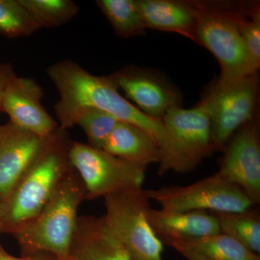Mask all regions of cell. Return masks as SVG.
Segmentation results:
<instances>
[{
	"label": "cell",
	"mask_w": 260,
	"mask_h": 260,
	"mask_svg": "<svg viewBox=\"0 0 260 260\" xmlns=\"http://www.w3.org/2000/svg\"><path fill=\"white\" fill-rule=\"evenodd\" d=\"M47 75L59 94L54 110L61 129L67 130L76 125L78 115L85 108H97L145 132L161 150L160 169H167L172 166L176 156L175 146L162 119L147 115L128 102L119 93L109 75L90 74L68 59L49 67Z\"/></svg>",
	"instance_id": "obj_1"
},
{
	"label": "cell",
	"mask_w": 260,
	"mask_h": 260,
	"mask_svg": "<svg viewBox=\"0 0 260 260\" xmlns=\"http://www.w3.org/2000/svg\"><path fill=\"white\" fill-rule=\"evenodd\" d=\"M72 143L67 130L59 126L43 138L37 156L2 206L3 232L10 234L45 207L61 179L73 169L69 155Z\"/></svg>",
	"instance_id": "obj_2"
},
{
	"label": "cell",
	"mask_w": 260,
	"mask_h": 260,
	"mask_svg": "<svg viewBox=\"0 0 260 260\" xmlns=\"http://www.w3.org/2000/svg\"><path fill=\"white\" fill-rule=\"evenodd\" d=\"M85 197L83 181L73 167L39 215L10 233L23 256L40 252L50 253L57 259L69 256L78 208Z\"/></svg>",
	"instance_id": "obj_3"
},
{
	"label": "cell",
	"mask_w": 260,
	"mask_h": 260,
	"mask_svg": "<svg viewBox=\"0 0 260 260\" xmlns=\"http://www.w3.org/2000/svg\"><path fill=\"white\" fill-rule=\"evenodd\" d=\"M196 16V43L207 48L220 64L219 83L257 73L238 25L239 3L189 1Z\"/></svg>",
	"instance_id": "obj_4"
},
{
	"label": "cell",
	"mask_w": 260,
	"mask_h": 260,
	"mask_svg": "<svg viewBox=\"0 0 260 260\" xmlns=\"http://www.w3.org/2000/svg\"><path fill=\"white\" fill-rule=\"evenodd\" d=\"M104 199V220L131 260H164V244L147 217L150 204L144 189L133 188L108 195Z\"/></svg>",
	"instance_id": "obj_5"
},
{
	"label": "cell",
	"mask_w": 260,
	"mask_h": 260,
	"mask_svg": "<svg viewBox=\"0 0 260 260\" xmlns=\"http://www.w3.org/2000/svg\"><path fill=\"white\" fill-rule=\"evenodd\" d=\"M149 200L156 202L160 209L172 212L205 211L241 213L254 204L237 185L215 174L187 186H169L144 190Z\"/></svg>",
	"instance_id": "obj_6"
},
{
	"label": "cell",
	"mask_w": 260,
	"mask_h": 260,
	"mask_svg": "<svg viewBox=\"0 0 260 260\" xmlns=\"http://www.w3.org/2000/svg\"><path fill=\"white\" fill-rule=\"evenodd\" d=\"M69 155L70 162L85 186V200L140 188L144 182L146 169L117 158L103 149L73 142Z\"/></svg>",
	"instance_id": "obj_7"
},
{
	"label": "cell",
	"mask_w": 260,
	"mask_h": 260,
	"mask_svg": "<svg viewBox=\"0 0 260 260\" xmlns=\"http://www.w3.org/2000/svg\"><path fill=\"white\" fill-rule=\"evenodd\" d=\"M257 92L256 73L231 83L217 80L202 101L209 112L217 150H223L233 135L253 120Z\"/></svg>",
	"instance_id": "obj_8"
},
{
	"label": "cell",
	"mask_w": 260,
	"mask_h": 260,
	"mask_svg": "<svg viewBox=\"0 0 260 260\" xmlns=\"http://www.w3.org/2000/svg\"><path fill=\"white\" fill-rule=\"evenodd\" d=\"M176 150L173 172L188 173L217 150L209 112L203 102L189 109H169L162 118Z\"/></svg>",
	"instance_id": "obj_9"
},
{
	"label": "cell",
	"mask_w": 260,
	"mask_h": 260,
	"mask_svg": "<svg viewBox=\"0 0 260 260\" xmlns=\"http://www.w3.org/2000/svg\"><path fill=\"white\" fill-rule=\"evenodd\" d=\"M217 174L239 186L254 205L260 203L259 128L253 120L233 135Z\"/></svg>",
	"instance_id": "obj_10"
},
{
	"label": "cell",
	"mask_w": 260,
	"mask_h": 260,
	"mask_svg": "<svg viewBox=\"0 0 260 260\" xmlns=\"http://www.w3.org/2000/svg\"><path fill=\"white\" fill-rule=\"evenodd\" d=\"M43 96L42 87L35 80L14 73L5 90L2 112L9 115L10 122L15 125L46 138L59 126L43 107Z\"/></svg>",
	"instance_id": "obj_11"
},
{
	"label": "cell",
	"mask_w": 260,
	"mask_h": 260,
	"mask_svg": "<svg viewBox=\"0 0 260 260\" xmlns=\"http://www.w3.org/2000/svg\"><path fill=\"white\" fill-rule=\"evenodd\" d=\"M118 88L145 114L162 119L173 107H180L179 92L158 74L138 68H126L109 75Z\"/></svg>",
	"instance_id": "obj_12"
},
{
	"label": "cell",
	"mask_w": 260,
	"mask_h": 260,
	"mask_svg": "<svg viewBox=\"0 0 260 260\" xmlns=\"http://www.w3.org/2000/svg\"><path fill=\"white\" fill-rule=\"evenodd\" d=\"M43 138L12 122L0 126V205L10 198L37 156Z\"/></svg>",
	"instance_id": "obj_13"
},
{
	"label": "cell",
	"mask_w": 260,
	"mask_h": 260,
	"mask_svg": "<svg viewBox=\"0 0 260 260\" xmlns=\"http://www.w3.org/2000/svg\"><path fill=\"white\" fill-rule=\"evenodd\" d=\"M70 256L73 260H131L104 216L78 217Z\"/></svg>",
	"instance_id": "obj_14"
},
{
	"label": "cell",
	"mask_w": 260,
	"mask_h": 260,
	"mask_svg": "<svg viewBox=\"0 0 260 260\" xmlns=\"http://www.w3.org/2000/svg\"><path fill=\"white\" fill-rule=\"evenodd\" d=\"M149 223L160 239H192L220 234L218 219L205 211L172 212L153 209L147 212Z\"/></svg>",
	"instance_id": "obj_15"
},
{
	"label": "cell",
	"mask_w": 260,
	"mask_h": 260,
	"mask_svg": "<svg viewBox=\"0 0 260 260\" xmlns=\"http://www.w3.org/2000/svg\"><path fill=\"white\" fill-rule=\"evenodd\" d=\"M145 28L180 34L196 42V16L189 1L135 0Z\"/></svg>",
	"instance_id": "obj_16"
},
{
	"label": "cell",
	"mask_w": 260,
	"mask_h": 260,
	"mask_svg": "<svg viewBox=\"0 0 260 260\" xmlns=\"http://www.w3.org/2000/svg\"><path fill=\"white\" fill-rule=\"evenodd\" d=\"M103 150L114 156L147 169L162 161L158 145L145 132L129 123L118 121Z\"/></svg>",
	"instance_id": "obj_17"
},
{
	"label": "cell",
	"mask_w": 260,
	"mask_h": 260,
	"mask_svg": "<svg viewBox=\"0 0 260 260\" xmlns=\"http://www.w3.org/2000/svg\"><path fill=\"white\" fill-rule=\"evenodd\" d=\"M172 241L210 260H260L257 254L225 234L192 239H160Z\"/></svg>",
	"instance_id": "obj_18"
},
{
	"label": "cell",
	"mask_w": 260,
	"mask_h": 260,
	"mask_svg": "<svg viewBox=\"0 0 260 260\" xmlns=\"http://www.w3.org/2000/svg\"><path fill=\"white\" fill-rule=\"evenodd\" d=\"M220 233L233 238L255 254L260 252V220L252 211L241 213H214Z\"/></svg>",
	"instance_id": "obj_19"
},
{
	"label": "cell",
	"mask_w": 260,
	"mask_h": 260,
	"mask_svg": "<svg viewBox=\"0 0 260 260\" xmlns=\"http://www.w3.org/2000/svg\"><path fill=\"white\" fill-rule=\"evenodd\" d=\"M96 4L119 37L130 38L145 34L146 28L135 0H98Z\"/></svg>",
	"instance_id": "obj_20"
},
{
	"label": "cell",
	"mask_w": 260,
	"mask_h": 260,
	"mask_svg": "<svg viewBox=\"0 0 260 260\" xmlns=\"http://www.w3.org/2000/svg\"><path fill=\"white\" fill-rule=\"evenodd\" d=\"M39 28H55L70 21L79 8L70 0H20Z\"/></svg>",
	"instance_id": "obj_21"
},
{
	"label": "cell",
	"mask_w": 260,
	"mask_h": 260,
	"mask_svg": "<svg viewBox=\"0 0 260 260\" xmlns=\"http://www.w3.org/2000/svg\"><path fill=\"white\" fill-rule=\"evenodd\" d=\"M20 0H0V34L8 39L25 37L39 30Z\"/></svg>",
	"instance_id": "obj_22"
},
{
	"label": "cell",
	"mask_w": 260,
	"mask_h": 260,
	"mask_svg": "<svg viewBox=\"0 0 260 260\" xmlns=\"http://www.w3.org/2000/svg\"><path fill=\"white\" fill-rule=\"evenodd\" d=\"M118 121L114 116L105 111L88 107L80 113L76 125H79L85 132L89 145L94 148L103 149Z\"/></svg>",
	"instance_id": "obj_23"
},
{
	"label": "cell",
	"mask_w": 260,
	"mask_h": 260,
	"mask_svg": "<svg viewBox=\"0 0 260 260\" xmlns=\"http://www.w3.org/2000/svg\"><path fill=\"white\" fill-rule=\"evenodd\" d=\"M238 25L239 32L253 62L260 66V10L259 3L240 2Z\"/></svg>",
	"instance_id": "obj_24"
},
{
	"label": "cell",
	"mask_w": 260,
	"mask_h": 260,
	"mask_svg": "<svg viewBox=\"0 0 260 260\" xmlns=\"http://www.w3.org/2000/svg\"><path fill=\"white\" fill-rule=\"evenodd\" d=\"M13 67L9 63L0 62V112H2L3 99L10 77L14 73Z\"/></svg>",
	"instance_id": "obj_25"
},
{
	"label": "cell",
	"mask_w": 260,
	"mask_h": 260,
	"mask_svg": "<svg viewBox=\"0 0 260 260\" xmlns=\"http://www.w3.org/2000/svg\"><path fill=\"white\" fill-rule=\"evenodd\" d=\"M162 242V244H167V245L170 246V247L174 248L175 250L180 253L181 255L184 256L187 260H210L208 259V258L205 257V256L200 255V254H198L195 251L188 249L185 246L177 244V243L172 242V241H164Z\"/></svg>",
	"instance_id": "obj_26"
},
{
	"label": "cell",
	"mask_w": 260,
	"mask_h": 260,
	"mask_svg": "<svg viewBox=\"0 0 260 260\" xmlns=\"http://www.w3.org/2000/svg\"><path fill=\"white\" fill-rule=\"evenodd\" d=\"M0 260H56V258H49L47 256H23L21 258L15 257L10 255L6 251L3 249V246L0 244Z\"/></svg>",
	"instance_id": "obj_27"
},
{
	"label": "cell",
	"mask_w": 260,
	"mask_h": 260,
	"mask_svg": "<svg viewBox=\"0 0 260 260\" xmlns=\"http://www.w3.org/2000/svg\"><path fill=\"white\" fill-rule=\"evenodd\" d=\"M3 232V209L0 205V233Z\"/></svg>",
	"instance_id": "obj_28"
},
{
	"label": "cell",
	"mask_w": 260,
	"mask_h": 260,
	"mask_svg": "<svg viewBox=\"0 0 260 260\" xmlns=\"http://www.w3.org/2000/svg\"><path fill=\"white\" fill-rule=\"evenodd\" d=\"M56 260H73L72 259V258L70 257V256H68V257H64V258H59V259H57V258H56Z\"/></svg>",
	"instance_id": "obj_29"
}]
</instances>
